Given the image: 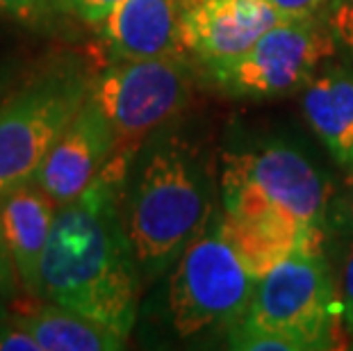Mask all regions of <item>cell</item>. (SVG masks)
I'll list each match as a JSON object with an SVG mask.
<instances>
[{"label":"cell","instance_id":"cell-3","mask_svg":"<svg viewBox=\"0 0 353 351\" xmlns=\"http://www.w3.org/2000/svg\"><path fill=\"white\" fill-rule=\"evenodd\" d=\"M89 92L85 73L59 66L30 80L0 106V194L34 181Z\"/></svg>","mask_w":353,"mask_h":351},{"label":"cell","instance_id":"cell-5","mask_svg":"<svg viewBox=\"0 0 353 351\" xmlns=\"http://www.w3.org/2000/svg\"><path fill=\"white\" fill-rule=\"evenodd\" d=\"M337 53L328 23L312 19H285L269 28L235 59L205 66L221 92L239 99H272L307 85L317 69Z\"/></svg>","mask_w":353,"mask_h":351},{"label":"cell","instance_id":"cell-16","mask_svg":"<svg viewBox=\"0 0 353 351\" xmlns=\"http://www.w3.org/2000/svg\"><path fill=\"white\" fill-rule=\"evenodd\" d=\"M55 0H0V12L28 26H41L50 19Z\"/></svg>","mask_w":353,"mask_h":351},{"label":"cell","instance_id":"cell-10","mask_svg":"<svg viewBox=\"0 0 353 351\" xmlns=\"http://www.w3.org/2000/svg\"><path fill=\"white\" fill-rule=\"evenodd\" d=\"M117 151V137L99 103L87 96L64 132L50 148L34 183L64 205L92 185Z\"/></svg>","mask_w":353,"mask_h":351},{"label":"cell","instance_id":"cell-18","mask_svg":"<svg viewBox=\"0 0 353 351\" xmlns=\"http://www.w3.org/2000/svg\"><path fill=\"white\" fill-rule=\"evenodd\" d=\"M0 351H41V347L32 333L10 312L0 319Z\"/></svg>","mask_w":353,"mask_h":351},{"label":"cell","instance_id":"cell-21","mask_svg":"<svg viewBox=\"0 0 353 351\" xmlns=\"http://www.w3.org/2000/svg\"><path fill=\"white\" fill-rule=\"evenodd\" d=\"M64 3L87 23H103V19L119 0H64Z\"/></svg>","mask_w":353,"mask_h":351},{"label":"cell","instance_id":"cell-8","mask_svg":"<svg viewBox=\"0 0 353 351\" xmlns=\"http://www.w3.org/2000/svg\"><path fill=\"white\" fill-rule=\"evenodd\" d=\"M223 208L276 205L314 230H324L328 183L324 174L290 146L226 153L221 160Z\"/></svg>","mask_w":353,"mask_h":351},{"label":"cell","instance_id":"cell-14","mask_svg":"<svg viewBox=\"0 0 353 351\" xmlns=\"http://www.w3.org/2000/svg\"><path fill=\"white\" fill-rule=\"evenodd\" d=\"M303 112L310 128L342 167L353 164V71L317 73L305 85Z\"/></svg>","mask_w":353,"mask_h":351},{"label":"cell","instance_id":"cell-19","mask_svg":"<svg viewBox=\"0 0 353 351\" xmlns=\"http://www.w3.org/2000/svg\"><path fill=\"white\" fill-rule=\"evenodd\" d=\"M21 290L23 288H21L17 265H14L10 244H7V237H5L3 219H0V294L7 299V303H12L19 299Z\"/></svg>","mask_w":353,"mask_h":351},{"label":"cell","instance_id":"cell-4","mask_svg":"<svg viewBox=\"0 0 353 351\" xmlns=\"http://www.w3.org/2000/svg\"><path fill=\"white\" fill-rule=\"evenodd\" d=\"M255 283L219 221L205 226L174 267L167 299L169 322L180 338L237 324L249 308Z\"/></svg>","mask_w":353,"mask_h":351},{"label":"cell","instance_id":"cell-1","mask_svg":"<svg viewBox=\"0 0 353 351\" xmlns=\"http://www.w3.org/2000/svg\"><path fill=\"white\" fill-rule=\"evenodd\" d=\"M134 151L117 148L78 199L59 205L41 258V299L76 310L128 340L144 276L123 217V183Z\"/></svg>","mask_w":353,"mask_h":351},{"label":"cell","instance_id":"cell-24","mask_svg":"<svg viewBox=\"0 0 353 351\" xmlns=\"http://www.w3.org/2000/svg\"><path fill=\"white\" fill-rule=\"evenodd\" d=\"M7 315H10V310H7V299L0 294V319L7 317Z\"/></svg>","mask_w":353,"mask_h":351},{"label":"cell","instance_id":"cell-9","mask_svg":"<svg viewBox=\"0 0 353 351\" xmlns=\"http://www.w3.org/2000/svg\"><path fill=\"white\" fill-rule=\"evenodd\" d=\"M281 21L267 0H178L180 48L205 66L246 53Z\"/></svg>","mask_w":353,"mask_h":351},{"label":"cell","instance_id":"cell-12","mask_svg":"<svg viewBox=\"0 0 353 351\" xmlns=\"http://www.w3.org/2000/svg\"><path fill=\"white\" fill-rule=\"evenodd\" d=\"M57 203L34 181L0 194V219L21 288L41 299V258L46 251Z\"/></svg>","mask_w":353,"mask_h":351},{"label":"cell","instance_id":"cell-17","mask_svg":"<svg viewBox=\"0 0 353 351\" xmlns=\"http://www.w3.org/2000/svg\"><path fill=\"white\" fill-rule=\"evenodd\" d=\"M326 23L340 46L353 55V0H330Z\"/></svg>","mask_w":353,"mask_h":351},{"label":"cell","instance_id":"cell-15","mask_svg":"<svg viewBox=\"0 0 353 351\" xmlns=\"http://www.w3.org/2000/svg\"><path fill=\"white\" fill-rule=\"evenodd\" d=\"M14 317L32 333L41 351H119L128 342L101 322L50 301Z\"/></svg>","mask_w":353,"mask_h":351},{"label":"cell","instance_id":"cell-23","mask_svg":"<svg viewBox=\"0 0 353 351\" xmlns=\"http://www.w3.org/2000/svg\"><path fill=\"white\" fill-rule=\"evenodd\" d=\"M344 188H347V210H349V217L353 221V164L349 167V174H347V181H344Z\"/></svg>","mask_w":353,"mask_h":351},{"label":"cell","instance_id":"cell-22","mask_svg":"<svg viewBox=\"0 0 353 351\" xmlns=\"http://www.w3.org/2000/svg\"><path fill=\"white\" fill-rule=\"evenodd\" d=\"M340 292H342V305L347 310V317L353 326V244L344 256L342 263V281H340Z\"/></svg>","mask_w":353,"mask_h":351},{"label":"cell","instance_id":"cell-20","mask_svg":"<svg viewBox=\"0 0 353 351\" xmlns=\"http://www.w3.org/2000/svg\"><path fill=\"white\" fill-rule=\"evenodd\" d=\"M285 19H312L328 7L330 0H267Z\"/></svg>","mask_w":353,"mask_h":351},{"label":"cell","instance_id":"cell-6","mask_svg":"<svg viewBox=\"0 0 353 351\" xmlns=\"http://www.w3.org/2000/svg\"><path fill=\"white\" fill-rule=\"evenodd\" d=\"M335 292L321 251H301L258 279L239 319L290 338L299 351L328 349Z\"/></svg>","mask_w":353,"mask_h":351},{"label":"cell","instance_id":"cell-11","mask_svg":"<svg viewBox=\"0 0 353 351\" xmlns=\"http://www.w3.org/2000/svg\"><path fill=\"white\" fill-rule=\"evenodd\" d=\"M239 260L255 281L301 251H321L324 230H314L276 205H230L219 219Z\"/></svg>","mask_w":353,"mask_h":351},{"label":"cell","instance_id":"cell-7","mask_svg":"<svg viewBox=\"0 0 353 351\" xmlns=\"http://www.w3.org/2000/svg\"><path fill=\"white\" fill-rule=\"evenodd\" d=\"M190 71L180 55L121 59L92 82L117 137V148L134 151L148 132L174 119L190 101Z\"/></svg>","mask_w":353,"mask_h":351},{"label":"cell","instance_id":"cell-13","mask_svg":"<svg viewBox=\"0 0 353 351\" xmlns=\"http://www.w3.org/2000/svg\"><path fill=\"white\" fill-rule=\"evenodd\" d=\"M101 26L105 41L119 59L183 53L178 0H119Z\"/></svg>","mask_w":353,"mask_h":351},{"label":"cell","instance_id":"cell-2","mask_svg":"<svg viewBox=\"0 0 353 351\" xmlns=\"http://www.w3.org/2000/svg\"><path fill=\"white\" fill-rule=\"evenodd\" d=\"M123 217L144 283L176 265L203 233L210 190L199 155L185 139L162 135L146 148L123 201Z\"/></svg>","mask_w":353,"mask_h":351}]
</instances>
